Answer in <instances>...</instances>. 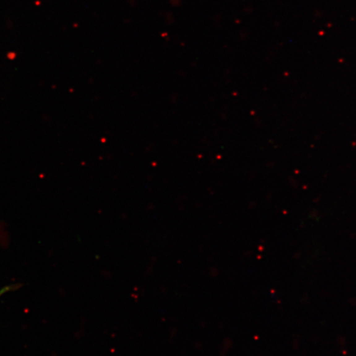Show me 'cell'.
<instances>
[{"instance_id": "6da1fadb", "label": "cell", "mask_w": 356, "mask_h": 356, "mask_svg": "<svg viewBox=\"0 0 356 356\" xmlns=\"http://www.w3.org/2000/svg\"><path fill=\"white\" fill-rule=\"evenodd\" d=\"M18 287H19L18 285H7V286H5V287L2 288V289L0 290V297H1L2 295L4 294H6V293L9 292V291H12V290H15V289H17Z\"/></svg>"}]
</instances>
